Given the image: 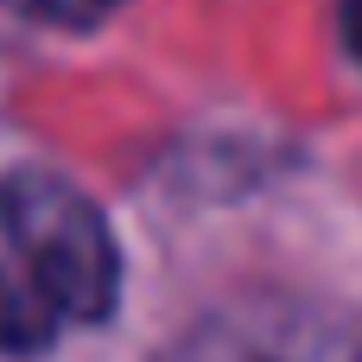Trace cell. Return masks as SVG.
Returning <instances> with one entry per match:
<instances>
[{"label": "cell", "instance_id": "6da1fadb", "mask_svg": "<svg viewBox=\"0 0 362 362\" xmlns=\"http://www.w3.org/2000/svg\"><path fill=\"white\" fill-rule=\"evenodd\" d=\"M121 305V248L108 216L64 172L19 165L0 178V350L45 356Z\"/></svg>", "mask_w": 362, "mask_h": 362}, {"label": "cell", "instance_id": "277c9868", "mask_svg": "<svg viewBox=\"0 0 362 362\" xmlns=\"http://www.w3.org/2000/svg\"><path fill=\"white\" fill-rule=\"evenodd\" d=\"M337 32H344V51L362 64V0H337Z\"/></svg>", "mask_w": 362, "mask_h": 362}, {"label": "cell", "instance_id": "7a4b0ae2", "mask_svg": "<svg viewBox=\"0 0 362 362\" xmlns=\"http://www.w3.org/2000/svg\"><path fill=\"white\" fill-rule=\"evenodd\" d=\"M165 362H362V331L299 293H242L204 312Z\"/></svg>", "mask_w": 362, "mask_h": 362}, {"label": "cell", "instance_id": "3957f363", "mask_svg": "<svg viewBox=\"0 0 362 362\" xmlns=\"http://www.w3.org/2000/svg\"><path fill=\"white\" fill-rule=\"evenodd\" d=\"M0 6L32 19V25H95L115 6H127V0H0Z\"/></svg>", "mask_w": 362, "mask_h": 362}]
</instances>
